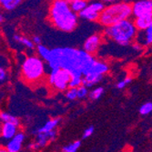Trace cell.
<instances>
[{
    "label": "cell",
    "mask_w": 152,
    "mask_h": 152,
    "mask_svg": "<svg viewBox=\"0 0 152 152\" xmlns=\"http://www.w3.org/2000/svg\"><path fill=\"white\" fill-rule=\"evenodd\" d=\"M100 45H101V37L98 34H94L90 36L88 38H87L84 45H83L82 50H84L86 53L92 56V55L98 52Z\"/></svg>",
    "instance_id": "9"
},
{
    "label": "cell",
    "mask_w": 152,
    "mask_h": 152,
    "mask_svg": "<svg viewBox=\"0 0 152 152\" xmlns=\"http://www.w3.org/2000/svg\"><path fill=\"white\" fill-rule=\"evenodd\" d=\"M56 136H57L56 130H52L48 133L37 134L36 135V140L27 146V148L31 150H36L42 147H45L49 141H52L56 139Z\"/></svg>",
    "instance_id": "8"
},
{
    "label": "cell",
    "mask_w": 152,
    "mask_h": 152,
    "mask_svg": "<svg viewBox=\"0 0 152 152\" xmlns=\"http://www.w3.org/2000/svg\"><path fill=\"white\" fill-rule=\"evenodd\" d=\"M107 71H108V66H107V63H105L103 61H100V60L95 59V61L93 62V64L91 65V66L89 67V69L87 71L86 74L93 73V74H96V75L104 76V74H106ZM83 76H84V75H83Z\"/></svg>",
    "instance_id": "13"
},
{
    "label": "cell",
    "mask_w": 152,
    "mask_h": 152,
    "mask_svg": "<svg viewBox=\"0 0 152 152\" xmlns=\"http://www.w3.org/2000/svg\"><path fill=\"white\" fill-rule=\"evenodd\" d=\"M88 95V89L84 87V86H80L77 88V99H85L86 96Z\"/></svg>",
    "instance_id": "27"
},
{
    "label": "cell",
    "mask_w": 152,
    "mask_h": 152,
    "mask_svg": "<svg viewBox=\"0 0 152 152\" xmlns=\"http://www.w3.org/2000/svg\"><path fill=\"white\" fill-rule=\"evenodd\" d=\"M26 139V136L23 132H18L15 137L7 141L6 145V150L7 152H19L22 148V143Z\"/></svg>",
    "instance_id": "10"
},
{
    "label": "cell",
    "mask_w": 152,
    "mask_h": 152,
    "mask_svg": "<svg viewBox=\"0 0 152 152\" xmlns=\"http://www.w3.org/2000/svg\"><path fill=\"white\" fill-rule=\"evenodd\" d=\"M135 42L141 45L143 48L150 46L152 43V26L143 31H137L135 37Z\"/></svg>",
    "instance_id": "11"
},
{
    "label": "cell",
    "mask_w": 152,
    "mask_h": 152,
    "mask_svg": "<svg viewBox=\"0 0 152 152\" xmlns=\"http://www.w3.org/2000/svg\"><path fill=\"white\" fill-rule=\"evenodd\" d=\"M80 86H82V76L71 75L69 83H68V88H77Z\"/></svg>",
    "instance_id": "22"
},
{
    "label": "cell",
    "mask_w": 152,
    "mask_h": 152,
    "mask_svg": "<svg viewBox=\"0 0 152 152\" xmlns=\"http://www.w3.org/2000/svg\"><path fill=\"white\" fill-rule=\"evenodd\" d=\"M14 39H15L18 43L25 46L27 48H29V49H34L35 48V45L33 44V42L27 37H22V36H19V35H15V36H14Z\"/></svg>",
    "instance_id": "21"
},
{
    "label": "cell",
    "mask_w": 152,
    "mask_h": 152,
    "mask_svg": "<svg viewBox=\"0 0 152 152\" xmlns=\"http://www.w3.org/2000/svg\"><path fill=\"white\" fill-rule=\"evenodd\" d=\"M131 17V4L129 2H117L105 7L100 13L99 21L101 25L108 27L123 20L130 19Z\"/></svg>",
    "instance_id": "3"
},
{
    "label": "cell",
    "mask_w": 152,
    "mask_h": 152,
    "mask_svg": "<svg viewBox=\"0 0 152 152\" xmlns=\"http://www.w3.org/2000/svg\"><path fill=\"white\" fill-rule=\"evenodd\" d=\"M104 93V88L102 87H98L95 89H93L91 92H89V98L93 100H98L99 99L101 98V96Z\"/></svg>",
    "instance_id": "25"
},
{
    "label": "cell",
    "mask_w": 152,
    "mask_h": 152,
    "mask_svg": "<svg viewBox=\"0 0 152 152\" xmlns=\"http://www.w3.org/2000/svg\"><path fill=\"white\" fill-rule=\"evenodd\" d=\"M106 35L122 47L129 46L137 36V29L130 19L123 20L118 24L107 27Z\"/></svg>",
    "instance_id": "4"
},
{
    "label": "cell",
    "mask_w": 152,
    "mask_h": 152,
    "mask_svg": "<svg viewBox=\"0 0 152 152\" xmlns=\"http://www.w3.org/2000/svg\"><path fill=\"white\" fill-rule=\"evenodd\" d=\"M46 73L45 63L39 57L29 56L25 58L22 64V77L29 84L38 82Z\"/></svg>",
    "instance_id": "5"
},
{
    "label": "cell",
    "mask_w": 152,
    "mask_h": 152,
    "mask_svg": "<svg viewBox=\"0 0 152 152\" xmlns=\"http://www.w3.org/2000/svg\"><path fill=\"white\" fill-rule=\"evenodd\" d=\"M132 16L137 18L144 16L152 15V1L151 0H140L131 4Z\"/></svg>",
    "instance_id": "7"
},
{
    "label": "cell",
    "mask_w": 152,
    "mask_h": 152,
    "mask_svg": "<svg viewBox=\"0 0 152 152\" xmlns=\"http://www.w3.org/2000/svg\"><path fill=\"white\" fill-rule=\"evenodd\" d=\"M18 132V127L11 123H3L1 127V137L5 140H10Z\"/></svg>",
    "instance_id": "12"
},
{
    "label": "cell",
    "mask_w": 152,
    "mask_h": 152,
    "mask_svg": "<svg viewBox=\"0 0 152 152\" xmlns=\"http://www.w3.org/2000/svg\"><path fill=\"white\" fill-rule=\"evenodd\" d=\"M103 78V76L96 75L93 73H88L82 77V86L86 87L87 88H91L98 83H99Z\"/></svg>",
    "instance_id": "17"
},
{
    "label": "cell",
    "mask_w": 152,
    "mask_h": 152,
    "mask_svg": "<svg viewBox=\"0 0 152 152\" xmlns=\"http://www.w3.org/2000/svg\"><path fill=\"white\" fill-rule=\"evenodd\" d=\"M0 152H7L5 148H0Z\"/></svg>",
    "instance_id": "35"
},
{
    "label": "cell",
    "mask_w": 152,
    "mask_h": 152,
    "mask_svg": "<svg viewBox=\"0 0 152 152\" xmlns=\"http://www.w3.org/2000/svg\"><path fill=\"white\" fill-rule=\"evenodd\" d=\"M6 18H5V16L3 15L2 13H0V24H2L3 22H5Z\"/></svg>",
    "instance_id": "34"
},
{
    "label": "cell",
    "mask_w": 152,
    "mask_h": 152,
    "mask_svg": "<svg viewBox=\"0 0 152 152\" xmlns=\"http://www.w3.org/2000/svg\"><path fill=\"white\" fill-rule=\"evenodd\" d=\"M60 121V118H52V119H49L48 122H46V124L42 127L40 128H37L36 129L33 130V134L36 136L37 134H41V133H48V132H50L52 130H55V129L57 128V126L58 125V123Z\"/></svg>",
    "instance_id": "15"
},
{
    "label": "cell",
    "mask_w": 152,
    "mask_h": 152,
    "mask_svg": "<svg viewBox=\"0 0 152 152\" xmlns=\"http://www.w3.org/2000/svg\"><path fill=\"white\" fill-rule=\"evenodd\" d=\"M99 15L100 14L98 13L96 10H94L93 7H91L90 5L88 4L86 8H84L81 12L77 14V17L89 20V21H99Z\"/></svg>",
    "instance_id": "16"
},
{
    "label": "cell",
    "mask_w": 152,
    "mask_h": 152,
    "mask_svg": "<svg viewBox=\"0 0 152 152\" xmlns=\"http://www.w3.org/2000/svg\"><path fill=\"white\" fill-rule=\"evenodd\" d=\"M137 31H143L152 26V15L137 18L133 21Z\"/></svg>",
    "instance_id": "14"
},
{
    "label": "cell",
    "mask_w": 152,
    "mask_h": 152,
    "mask_svg": "<svg viewBox=\"0 0 152 152\" xmlns=\"http://www.w3.org/2000/svg\"><path fill=\"white\" fill-rule=\"evenodd\" d=\"M68 3H69L70 9L77 15L88 5V2L85 0H72V1H68Z\"/></svg>",
    "instance_id": "18"
},
{
    "label": "cell",
    "mask_w": 152,
    "mask_h": 152,
    "mask_svg": "<svg viewBox=\"0 0 152 152\" xmlns=\"http://www.w3.org/2000/svg\"><path fill=\"white\" fill-rule=\"evenodd\" d=\"M37 50L38 55L40 56V58L42 59V60L47 61L48 57H49L50 49L48 48L47 47L43 46V45H38V46H37Z\"/></svg>",
    "instance_id": "23"
},
{
    "label": "cell",
    "mask_w": 152,
    "mask_h": 152,
    "mask_svg": "<svg viewBox=\"0 0 152 152\" xmlns=\"http://www.w3.org/2000/svg\"><path fill=\"white\" fill-rule=\"evenodd\" d=\"M152 111V103L150 101L143 104L140 107V113L143 116H147L149 115Z\"/></svg>",
    "instance_id": "26"
},
{
    "label": "cell",
    "mask_w": 152,
    "mask_h": 152,
    "mask_svg": "<svg viewBox=\"0 0 152 152\" xmlns=\"http://www.w3.org/2000/svg\"><path fill=\"white\" fill-rule=\"evenodd\" d=\"M66 98L69 100H75L76 99H77V88H68L66 92Z\"/></svg>",
    "instance_id": "28"
},
{
    "label": "cell",
    "mask_w": 152,
    "mask_h": 152,
    "mask_svg": "<svg viewBox=\"0 0 152 152\" xmlns=\"http://www.w3.org/2000/svg\"><path fill=\"white\" fill-rule=\"evenodd\" d=\"M81 146V141L80 140H77L69 145L65 146L62 148V152H77V149L80 148Z\"/></svg>",
    "instance_id": "24"
},
{
    "label": "cell",
    "mask_w": 152,
    "mask_h": 152,
    "mask_svg": "<svg viewBox=\"0 0 152 152\" xmlns=\"http://www.w3.org/2000/svg\"><path fill=\"white\" fill-rule=\"evenodd\" d=\"M49 19L56 28L64 32H71L77 26L78 17L70 9L68 1L56 0L50 6Z\"/></svg>",
    "instance_id": "2"
},
{
    "label": "cell",
    "mask_w": 152,
    "mask_h": 152,
    "mask_svg": "<svg viewBox=\"0 0 152 152\" xmlns=\"http://www.w3.org/2000/svg\"><path fill=\"white\" fill-rule=\"evenodd\" d=\"M0 119H1L4 123H11V124H14V125L18 126V127L20 124L19 119L16 116H14L8 112H1L0 113Z\"/></svg>",
    "instance_id": "20"
},
{
    "label": "cell",
    "mask_w": 152,
    "mask_h": 152,
    "mask_svg": "<svg viewBox=\"0 0 152 152\" xmlns=\"http://www.w3.org/2000/svg\"><path fill=\"white\" fill-rule=\"evenodd\" d=\"M71 75L64 69H51L48 75V83L55 89L58 91L66 90L68 88Z\"/></svg>",
    "instance_id": "6"
},
{
    "label": "cell",
    "mask_w": 152,
    "mask_h": 152,
    "mask_svg": "<svg viewBox=\"0 0 152 152\" xmlns=\"http://www.w3.org/2000/svg\"><path fill=\"white\" fill-rule=\"evenodd\" d=\"M21 3L22 0H0V6L7 11L16 9Z\"/></svg>",
    "instance_id": "19"
},
{
    "label": "cell",
    "mask_w": 152,
    "mask_h": 152,
    "mask_svg": "<svg viewBox=\"0 0 152 152\" xmlns=\"http://www.w3.org/2000/svg\"><path fill=\"white\" fill-rule=\"evenodd\" d=\"M31 41L33 42L34 45H37V46L41 45V38H40V37H38V36H34Z\"/></svg>",
    "instance_id": "32"
},
{
    "label": "cell",
    "mask_w": 152,
    "mask_h": 152,
    "mask_svg": "<svg viewBox=\"0 0 152 152\" xmlns=\"http://www.w3.org/2000/svg\"><path fill=\"white\" fill-rule=\"evenodd\" d=\"M94 133V127H88L87 128L84 132H83V139H88V137H89L92 134Z\"/></svg>",
    "instance_id": "31"
},
{
    "label": "cell",
    "mask_w": 152,
    "mask_h": 152,
    "mask_svg": "<svg viewBox=\"0 0 152 152\" xmlns=\"http://www.w3.org/2000/svg\"><path fill=\"white\" fill-rule=\"evenodd\" d=\"M132 48H133V49H135L136 51H141L142 49H143V47L141 46V45H140V44H137V43H133V45H132Z\"/></svg>",
    "instance_id": "33"
},
{
    "label": "cell",
    "mask_w": 152,
    "mask_h": 152,
    "mask_svg": "<svg viewBox=\"0 0 152 152\" xmlns=\"http://www.w3.org/2000/svg\"><path fill=\"white\" fill-rule=\"evenodd\" d=\"M95 61L91 55L82 49L73 48H56L50 49L47 60L51 69H64L70 75H85Z\"/></svg>",
    "instance_id": "1"
},
{
    "label": "cell",
    "mask_w": 152,
    "mask_h": 152,
    "mask_svg": "<svg viewBox=\"0 0 152 152\" xmlns=\"http://www.w3.org/2000/svg\"><path fill=\"white\" fill-rule=\"evenodd\" d=\"M7 78V72L6 70V68L2 66V64L0 63V83L5 82Z\"/></svg>",
    "instance_id": "30"
},
{
    "label": "cell",
    "mask_w": 152,
    "mask_h": 152,
    "mask_svg": "<svg viewBox=\"0 0 152 152\" xmlns=\"http://www.w3.org/2000/svg\"><path fill=\"white\" fill-rule=\"evenodd\" d=\"M131 81H132V78H131V77H126L125 79L118 81V82L117 83L116 87H117V88H118V89H123V88H126V86H127L128 84L131 83Z\"/></svg>",
    "instance_id": "29"
}]
</instances>
